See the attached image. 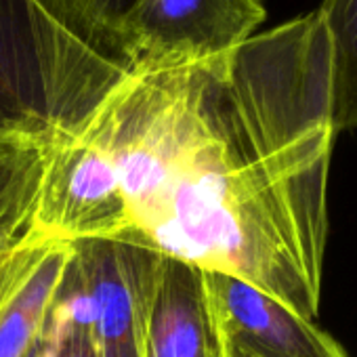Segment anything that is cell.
<instances>
[{
	"instance_id": "cell-1",
	"label": "cell",
	"mask_w": 357,
	"mask_h": 357,
	"mask_svg": "<svg viewBox=\"0 0 357 357\" xmlns=\"http://www.w3.org/2000/svg\"><path fill=\"white\" fill-rule=\"evenodd\" d=\"M334 139L315 9L227 57L128 72L51 145L36 223L234 275L315 321Z\"/></svg>"
},
{
	"instance_id": "cell-2",
	"label": "cell",
	"mask_w": 357,
	"mask_h": 357,
	"mask_svg": "<svg viewBox=\"0 0 357 357\" xmlns=\"http://www.w3.org/2000/svg\"><path fill=\"white\" fill-rule=\"evenodd\" d=\"M132 72L59 24L38 0H0V130L76 132Z\"/></svg>"
},
{
	"instance_id": "cell-3",
	"label": "cell",
	"mask_w": 357,
	"mask_h": 357,
	"mask_svg": "<svg viewBox=\"0 0 357 357\" xmlns=\"http://www.w3.org/2000/svg\"><path fill=\"white\" fill-rule=\"evenodd\" d=\"M263 0H137L122 26L130 68L221 59L265 24Z\"/></svg>"
},
{
	"instance_id": "cell-4",
	"label": "cell",
	"mask_w": 357,
	"mask_h": 357,
	"mask_svg": "<svg viewBox=\"0 0 357 357\" xmlns=\"http://www.w3.org/2000/svg\"><path fill=\"white\" fill-rule=\"evenodd\" d=\"M99 357H145L147 315L162 255L120 242H78Z\"/></svg>"
},
{
	"instance_id": "cell-5",
	"label": "cell",
	"mask_w": 357,
	"mask_h": 357,
	"mask_svg": "<svg viewBox=\"0 0 357 357\" xmlns=\"http://www.w3.org/2000/svg\"><path fill=\"white\" fill-rule=\"evenodd\" d=\"M223 357H349L315 321L227 273L204 271Z\"/></svg>"
},
{
	"instance_id": "cell-6",
	"label": "cell",
	"mask_w": 357,
	"mask_h": 357,
	"mask_svg": "<svg viewBox=\"0 0 357 357\" xmlns=\"http://www.w3.org/2000/svg\"><path fill=\"white\" fill-rule=\"evenodd\" d=\"M145 357H223L202 269L162 257Z\"/></svg>"
},
{
	"instance_id": "cell-7",
	"label": "cell",
	"mask_w": 357,
	"mask_h": 357,
	"mask_svg": "<svg viewBox=\"0 0 357 357\" xmlns=\"http://www.w3.org/2000/svg\"><path fill=\"white\" fill-rule=\"evenodd\" d=\"M53 141L0 130V259L34 236L43 176Z\"/></svg>"
},
{
	"instance_id": "cell-8",
	"label": "cell",
	"mask_w": 357,
	"mask_h": 357,
	"mask_svg": "<svg viewBox=\"0 0 357 357\" xmlns=\"http://www.w3.org/2000/svg\"><path fill=\"white\" fill-rule=\"evenodd\" d=\"M332 53V124L357 130V0H321L317 7Z\"/></svg>"
},
{
	"instance_id": "cell-9",
	"label": "cell",
	"mask_w": 357,
	"mask_h": 357,
	"mask_svg": "<svg viewBox=\"0 0 357 357\" xmlns=\"http://www.w3.org/2000/svg\"><path fill=\"white\" fill-rule=\"evenodd\" d=\"M40 353L43 357H99L93 307L74 257L53 298L40 336Z\"/></svg>"
},
{
	"instance_id": "cell-10",
	"label": "cell",
	"mask_w": 357,
	"mask_h": 357,
	"mask_svg": "<svg viewBox=\"0 0 357 357\" xmlns=\"http://www.w3.org/2000/svg\"><path fill=\"white\" fill-rule=\"evenodd\" d=\"M38 3L82 40L130 68L122 51V26L137 0H38Z\"/></svg>"
},
{
	"instance_id": "cell-11",
	"label": "cell",
	"mask_w": 357,
	"mask_h": 357,
	"mask_svg": "<svg viewBox=\"0 0 357 357\" xmlns=\"http://www.w3.org/2000/svg\"><path fill=\"white\" fill-rule=\"evenodd\" d=\"M28 357H43V353H40V340L36 342V347L28 353Z\"/></svg>"
}]
</instances>
